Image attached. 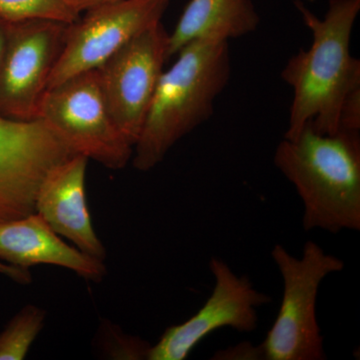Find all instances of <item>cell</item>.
Segmentation results:
<instances>
[{"label":"cell","instance_id":"7c38bea8","mask_svg":"<svg viewBox=\"0 0 360 360\" xmlns=\"http://www.w3.org/2000/svg\"><path fill=\"white\" fill-rule=\"evenodd\" d=\"M0 262L25 269L56 265L96 283L106 274L103 262L68 245L37 212L0 222Z\"/></svg>","mask_w":360,"mask_h":360},{"label":"cell","instance_id":"9c48e42d","mask_svg":"<svg viewBox=\"0 0 360 360\" xmlns=\"http://www.w3.org/2000/svg\"><path fill=\"white\" fill-rule=\"evenodd\" d=\"M170 1L118 0L85 11L84 16L68 26L49 89L78 73L98 68L135 35L160 22Z\"/></svg>","mask_w":360,"mask_h":360},{"label":"cell","instance_id":"277c9868","mask_svg":"<svg viewBox=\"0 0 360 360\" xmlns=\"http://www.w3.org/2000/svg\"><path fill=\"white\" fill-rule=\"evenodd\" d=\"M271 257L283 283V298L276 321L262 343L264 360H324V338L317 321V296L326 276L345 269V262L328 255L314 241L295 257L281 245Z\"/></svg>","mask_w":360,"mask_h":360},{"label":"cell","instance_id":"9a60e30c","mask_svg":"<svg viewBox=\"0 0 360 360\" xmlns=\"http://www.w3.org/2000/svg\"><path fill=\"white\" fill-rule=\"evenodd\" d=\"M0 16L13 22L46 20L70 25L80 13L68 0H0Z\"/></svg>","mask_w":360,"mask_h":360},{"label":"cell","instance_id":"3957f363","mask_svg":"<svg viewBox=\"0 0 360 360\" xmlns=\"http://www.w3.org/2000/svg\"><path fill=\"white\" fill-rule=\"evenodd\" d=\"M163 70L135 143L132 165L149 172L182 137L207 122L231 75L229 41L200 39L182 47Z\"/></svg>","mask_w":360,"mask_h":360},{"label":"cell","instance_id":"8fae6325","mask_svg":"<svg viewBox=\"0 0 360 360\" xmlns=\"http://www.w3.org/2000/svg\"><path fill=\"white\" fill-rule=\"evenodd\" d=\"M87 161L85 156L75 155L54 167L39 187L35 212L77 250L104 262L106 250L94 231L87 206Z\"/></svg>","mask_w":360,"mask_h":360},{"label":"cell","instance_id":"8992f818","mask_svg":"<svg viewBox=\"0 0 360 360\" xmlns=\"http://www.w3.org/2000/svg\"><path fill=\"white\" fill-rule=\"evenodd\" d=\"M168 37L162 22L155 23L96 68L110 115L134 148L169 58Z\"/></svg>","mask_w":360,"mask_h":360},{"label":"cell","instance_id":"ac0fdd59","mask_svg":"<svg viewBox=\"0 0 360 360\" xmlns=\"http://www.w3.org/2000/svg\"><path fill=\"white\" fill-rule=\"evenodd\" d=\"M212 359L220 360H264L262 345H251L248 341L239 343L233 347L219 350Z\"/></svg>","mask_w":360,"mask_h":360},{"label":"cell","instance_id":"4fadbf2b","mask_svg":"<svg viewBox=\"0 0 360 360\" xmlns=\"http://www.w3.org/2000/svg\"><path fill=\"white\" fill-rule=\"evenodd\" d=\"M259 22L252 0H191L168 37V58L195 40L229 42L245 37Z\"/></svg>","mask_w":360,"mask_h":360},{"label":"cell","instance_id":"2e32d148","mask_svg":"<svg viewBox=\"0 0 360 360\" xmlns=\"http://www.w3.org/2000/svg\"><path fill=\"white\" fill-rule=\"evenodd\" d=\"M101 338L115 341V343L103 345V350L111 359L141 360L148 359L151 345L146 340L134 336L124 335L122 331L115 330V326L110 323L103 324Z\"/></svg>","mask_w":360,"mask_h":360},{"label":"cell","instance_id":"5b68a950","mask_svg":"<svg viewBox=\"0 0 360 360\" xmlns=\"http://www.w3.org/2000/svg\"><path fill=\"white\" fill-rule=\"evenodd\" d=\"M77 155L110 169H122L134 155V146L110 115L97 70L73 75L47 90L39 117Z\"/></svg>","mask_w":360,"mask_h":360},{"label":"cell","instance_id":"ffe728a7","mask_svg":"<svg viewBox=\"0 0 360 360\" xmlns=\"http://www.w3.org/2000/svg\"><path fill=\"white\" fill-rule=\"evenodd\" d=\"M13 21H9L0 16V68L4 63V54H6L7 42H8L9 33Z\"/></svg>","mask_w":360,"mask_h":360},{"label":"cell","instance_id":"e0dca14e","mask_svg":"<svg viewBox=\"0 0 360 360\" xmlns=\"http://www.w3.org/2000/svg\"><path fill=\"white\" fill-rule=\"evenodd\" d=\"M360 131V89L347 97L340 113V129Z\"/></svg>","mask_w":360,"mask_h":360},{"label":"cell","instance_id":"d6986e66","mask_svg":"<svg viewBox=\"0 0 360 360\" xmlns=\"http://www.w3.org/2000/svg\"><path fill=\"white\" fill-rule=\"evenodd\" d=\"M0 274L21 284H27L32 281V274L28 269H20L1 262H0Z\"/></svg>","mask_w":360,"mask_h":360},{"label":"cell","instance_id":"52a82bcc","mask_svg":"<svg viewBox=\"0 0 360 360\" xmlns=\"http://www.w3.org/2000/svg\"><path fill=\"white\" fill-rule=\"evenodd\" d=\"M68 26L46 20L13 22L0 68V115L25 122L37 120L65 46Z\"/></svg>","mask_w":360,"mask_h":360},{"label":"cell","instance_id":"5bb4252c","mask_svg":"<svg viewBox=\"0 0 360 360\" xmlns=\"http://www.w3.org/2000/svg\"><path fill=\"white\" fill-rule=\"evenodd\" d=\"M45 311L23 307L0 333V360L25 359L44 326Z\"/></svg>","mask_w":360,"mask_h":360},{"label":"cell","instance_id":"6da1fadb","mask_svg":"<svg viewBox=\"0 0 360 360\" xmlns=\"http://www.w3.org/2000/svg\"><path fill=\"white\" fill-rule=\"evenodd\" d=\"M295 7L312 33V44L295 54L281 72L293 90L284 139H295L307 123L319 134H335L343 104L360 89V60L350 51L360 0H329L323 18L300 0Z\"/></svg>","mask_w":360,"mask_h":360},{"label":"cell","instance_id":"30bf717a","mask_svg":"<svg viewBox=\"0 0 360 360\" xmlns=\"http://www.w3.org/2000/svg\"><path fill=\"white\" fill-rule=\"evenodd\" d=\"M210 269L214 288L205 304L191 319L165 329L149 349L148 360H184L208 335L229 328L250 333L257 328V309L271 297L255 290L248 276H238L221 258L212 257Z\"/></svg>","mask_w":360,"mask_h":360},{"label":"cell","instance_id":"ba28073f","mask_svg":"<svg viewBox=\"0 0 360 360\" xmlns=\"http://www.w3.org/2000/svg\"><path fill=\"white\" fill-rule=\"evenodd\" d=\"M75 155L41 120L0 115V222L34 212L45 177Z\"/></svg>","mask_w":360,"mask_h":360},{"label":"cell","instance_id":"44dd1931","mask_svg":"<svg viewBox=\"0 0 360 360\" xmlns=\"http://www.w3.org/2000/svg\"><path fill=\"white\" fill-rule=\"evenodd\" d=\"M71 6L75 7L78 13L87 11L91 7L101 6V4H108V2L118 1V0H68Z\"/></svg>","mask_w":360,"mask_h":360},{"label":"cell","instance_id":"7a4b0ae2","mask_svg":"<svg viewBox=\"0 0 360 360\" xmlns=\"http://www.w3.org/2000/svg\"><path fill=\"white\" fill-rule=\"evenodd\" d=\"M274 161L302 201L305 231H360V131L322 134L307 123Z\"/></svg>","mask_w":360,"mask_h":360}]
</instances>
